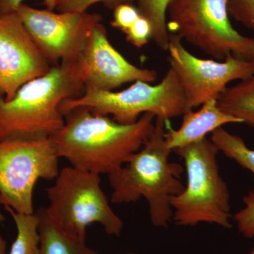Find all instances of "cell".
Listing matches in <instances>:
<instances>
[{"instance_id":"6da1fadb","label":"cell","mask_w":254,"mask_h":254,"mask_svg":"<svg viewBox=\"0 0 254 254\" xmlns=\"http://www.w3.org/2000/svg\"><path fill=\"white\" fill-rule=\"evenodd\" d=\"M155 122L154 114L144 113L135 123L125 125L78 108L65 115L64 125L50 139L58 156L71 166L109 175L141 149Z\"/></svg>"},{"instance_id":"7a4b0ae2","label":"cell","mask_w":254,"mask_h":254,"mask_svg":"<svg viewBox=\"0 0 254 254\" xmlns=\"http://www.w3.org/2000/svg\"><path fill=\"white\" fill-rule=\"evenodd\" d=\"M84 89L76 61L52 66L20 87L11 99L0 96V141L51 138L64 125L62 103Z\"/></svg>"},{"instance_id":"3957f363","label":"cell","mask_w":254,"mask_h":254,"mask_svg":"<svg viewBox=\"0 0 254 254\" xmlns=\"http://www.w3.org/2000/svg\"><path fill=\"white\" fill-rule=\"evenodd\" d=\"M166 123L155 118L153 131L141 149L108 175L113 189L112 203H130L144 198L149 205L150 222L157 227L168 226L173 217L170 200L185 188L181 180L184 168L169 160L173 151L165 141Z\"/></svg>"},{"instance_id":"277c9868","label":"cell","mask_w":254,"mask_h":254,"mask_svg":"<svg viewBox=\"0 0 254 254\" xmlns=\"http://www.w3.org/2000/svg\"><path fill=\"white\" fill-rule=\"evenodd\" d=\"M173 152L185 161L187 185L170 200L173 220L180 226L206 222L231 228L230 192L219 171L218 148L205 137Z\"/></svg>"},{"instance_id":"5b68a950","label":"cell","mask_w":254,"mask_h":254,"mask_svg":"<svg viewBox=\"0 0 254 254\" xmlns=\"http://www.w3.org/2000/svg\"><path fill=\"white\" fill-rule=\"evenodd\" d=\"M100 175L68 166L46 189L49 205L43 211L57 226L86 241L87 227L98 223L110 235L120 236L123 220L113 211L100 185Z\"/></svg>"},{"instance_id":"8992f818","label":"cell","mask_w":254,"mask_h":254,"mask_svg":"<svg viewBox=\"0 0 254 254\" xmlns=\"http://www.w3.org/2000/svg\"><path fill=\"white\" fill-rule=\"evenodd\" d=\"M78 108L112 115L114 120L125 125L135 123L144 113L154 114L155 118L169 123L190 110L176 73L170 68L157 85L136 81L118 92L86 88L79 96L64 100L60 105L64 117Z\"/></svg>"},{"instance_id":"52a82bcc","label":"cell","mask_w":254,"mask_h":254,"mask_svg":"<svg viewBox=\"0 0 254 254\" xmlns=\"http://www.w3.org/2000/svg\"><path fill=\"white\" fill-rule=\"evenodd\" d=\"M169 33H175L212 59L230 55L252 60L254 38L232 26L227 0H170L167 9Z\"/></svg>"},{"instance_id":"ba28073f","label":"cell","mask_w":254,"mask_h":254,"mask_svg":"<svg viewBox=\"0 0 254 254\" xmlns=\"http://www.w3.org/2000/svg\"><path fill=\"white\" fill-rule=\"evenodd\" d=\"M59 157L50 138L0 141V204L32 214L37 182L56 179Z\"/></svg>"},{"instance_id":"9c48e42d","label":"cell","mask_w":254,"mask_h":254,"mask_svg":"<svg viewBox=\"0 0 254 254\" xmlns=\"http://www.w3.org/2000/svg\"><path fill=\"white\" fill-rule=\"evenodd\" d=\"M168 63L176 73L192 110L210 100H218L229 83L248 79L254 74L251 60L227 57L223 61L201 59L191 54L175 33L169 34Z\"/></svg>"},{"instance_id":"30bf717a","label":"cell","mask_w":254,"mask_h":254,"mask_svg":"<svg viewBox=\"0 0 254 254\" xmlns=\"http://www.w3.org/2000/svg\"><path fill=\"white\" fill-rule=\"evenodd\" d=\"M16 13L52 66L77 61L92 30L102 20L96 13L55 12L24 3Z\"/></svg>"},{"instance_id":"8fae6325","label":"cell","mask_w":254,"mask_h":254,"mask_svg":"<svg viewBox=\"0 0 254 254\" xmlns=\"http://www.w3.org/2000/svg\"><path fill=\"white\" fill-rule=\"evenodd\" d=\"M52 66L16 13L0 16V96L11 99Z\"/></svg>"},{"instance_id":"7c38bea8","label":"cell","mask_w":254,"mask_h":254,"mask_svg":"<svg viewBox=\"0 0 254 254\" xmlns=\"http://www.w3.org/2000/svg\"><path fill=\"white\" fill-rule=\"evenodd\" d=\"M77 63L85 89L110 91L125 83H152L158 77L155 70L137 66L120 54L101 22L92 30Z\"/></svg>"},{"instance_id":"4fadbf2b","label":"cell","mask_w":254,"mask_h":254,"mask_svg":"<svg viewBox=\"0 0 254 254\" xmlns=\"http://www.w3.org/2000/svg\"><path fill=\"white\" fill-rule=\"evenodd\" d=\"M229 124H242L240 120L224 113L218 100H210L199 110L184 114L181 126L165 132V141L172 151L205 138L209 133Z\"/></svg>"},{"instance_id":"5bb4252c","label":"cell","mask_w":254,"mask_h":254,"mask_svg":"<svg viewBox=\"0 0 254 254\" xmlns=\"http://www.w3.org/2000/svg\"><path fill=\"white\" fill-rule=\"evenodd\" d=\"M41 236L40 254H98L86 245V241L68 235L46 216L43 209L38 210Z\"/></svg>"},{"instance_id":"9a60e30c","label":"cell","mask_w":254,"mask_h":254,"mask_svg":"<svg viewBox=\"0 0 254 254\" xmlns=\"http://www.w3.org/2000/svg\"><path fill=\"white\" fill-rule=\"evenodd\" d=\"M218 105L224 113L254 127V74L235 86L227 87L219 97Z\"/></svg>"},{"instance_id":"2e32d148","label":"cell","mask_w":254,"mask_h":254,"mask_svg":"<svg viewBox=\"0 0 254 254\" xmlns=\"http://www.w3.org/2000/svg\"><path fill=\"white\" fill-rule=\"evenodd\" d=\"M4 208L11 214L17 229V235L9 254H40L41 236L38 212L23 214L14 211L7 205Z\"/></svg>"},{"instance_id":"e0dca14e","label":"cell","mask_w":254,"mask_h":254,"mask_svg":"<svg viewBox=\"0 0 254 254\" xmlns=\"http://www.w3.org/2000/svg\"><path fill=\"white\" fill-rule=\"evenodd\" d=\"M170 0H138L140 14L151 25L152 40L158 48L168 51L169 33L167 26V9Z\"/></svg>"},{"instance_id":"ac0fdd59","label":"cell","mask_w":254,"mask_h":254,"mask_svg":"<svg viewBox=\"0 0 254 254\" xmlns=\"http://www.w3.org/2000/svg\"><path fill=\"white\" fill-rule=\"evenodd\" d=\"M210 140L219 151L254 175V150L247 146L243 138L220 127L212 132Z\"/></svg>"},{"instance_id":"d6986e66","label":"cell","mask_w":254,"mask_h":254,"mask_svg":"<svg viewBox=\"0 0 254 254\" xmlns=\"http://www.w3.org/2000/svg\"><path fill=\"white\" fill-rule=\"evenodd\" d=\"M245 208L234 215L237 228L246 238L254 237V190L249 192L243 198Z\"/></svg>"},{"instance_id":"ffe728a7","label":"cell","mask_w":254,"mask_h":254,"mask_svg":"<svg viewBox=\"0 0 254 254\" xmlns=\"http://www.w3.org/2000/svg\"><path fill=\"white\" fill-rule=\"evenodd\" d=\"M230 16L254 33V0H227Z\"/></svg>"},{"instance_id":"44dd1931","label":"cell","mask_w":254,"mask_h":254,"mask_svg":"<svg viewBox=\"0 0 254 254\" xmlns=\"http://www.w3.org/2000/svg\"><path fill=\"white\" fill-rule=\"evenodd\" d=\"M140 16L141 14L137 7L128 3L119 4L115 7L111 25L125 33Z\"/></svg>"},{"instance_id":"7402d4cb","label":"cell","mask_w":254,"mask_h":254,"mask_svg":"<svg viewBox=\"0 0 254 254\" xmlns=\"http://www.w3.org/2000/svg\"><path fill=\"white\" fill-rule=\"evenodd\" d=\"M129 0H57L55 9L59 12H86L92 5L104 2L108 6H117Z\"/></svg>"},{"instance_id":"603a6c76","label":"cell","mask_w":254,"mask_h":254,"mask_svg":"<svg viewBox=\"0 0 254 254\" xmlns=\"http://www.w3.org/2000/svg\"><path fill=\"white\" fill-rule=\"evenodd\" d=\"M151 33V25L141 15L125 34L127 41L136 48H141L150 41Z\"/></svg>"},{"instance_id":"cb8c5ba5","label":"cell","mask_w":254,"mask_h":254,"mask_svg":"<svg viewBox=\"0 0 254 254\" xmlns=\"http://www.w3.org/2000/svg\"><path fill=\"white\" fill-rule=\"evenodd\" d=\"M24 0H0V16L16 13ZM48 9L54 10L57 0H43Z\"/></svg>"},{"instance_id":"d4e9b609","label":"cell","mask_w":254,"mask_h":254,"mask_svg":"<svg viewBox=\"0 0 254 254\" xmlns=\"http://www.w3.org/2000/svg\"><path fill=\"white\" fill-rule=\"evenodd\" d=\"M6 243L4 239L0 236V254H4L6 252Z\"/></svg>"},{"instance_id":"484cf974","label":"cell","mask_w":254,"mask_h":254,"mask_svg":"<svg viewBox=\"0 0 254 254\" xmlns=\"http://www.w3.org/2000/svg\"><path fill=\"white\" fill-rule=\"evenodd\" d=\"M249 254H254V247L253 249H252V251H251L250 253Z\"/></svg>"},{"instance_id":"4316f807","label":"cell","mask_w":254,"mask_h":254,"mask_svg":"<svg viewBox=\"0 0 254 254\" xmlns=\"http://www.w3.org/2000/svg\"><path fill=\"white\" fill-rule=\"evenodd\" d=\"M251 61H252V63L254 64V56H253V58H252V60H251Z\"/></svg>"},{"instance_id":"83f0119b","label":"cell","mask_w":254,"mask_h":254,"mask_svg":"<svg viewBox=\"0 0 254 254\" xmlns=\"http://www.w3.org/2000/svg\"></svg>"}]
</instances>
